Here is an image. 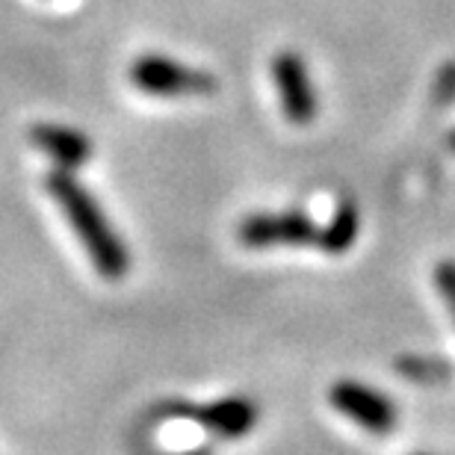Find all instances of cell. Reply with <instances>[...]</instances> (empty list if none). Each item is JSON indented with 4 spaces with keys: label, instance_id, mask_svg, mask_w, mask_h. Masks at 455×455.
Listing matches in <instances>:
<instances>
[{
    "label": "cell",
    "instance_id": "1",
    "mask_svg": "<svg viewBox=\"0 0 455 455\" xmlns=\"http://www.w3.org/2000/svg\"><path fill=\"white\" fill-rule=\"evenodd\" d=\"M48 189L53 202L62 207L68 225L80 236L86 254L92 258V267L110 281L124 278L127 269H131V254H127L124 243L118 240L113 225L107 222L104 211L95 204V198L86 193V187L77 178H71L68 172H53L48 178Z\"/></svg>",
    "mask_w": 455,
    "mask_h": 455
},
{
    "label": "cell",
    "instance_id": "2",
    "mask_svg": "<svg viewBox=\"0 0 455 455\" xmlns=\"http://www.w3.org/2000/svg\"><path fill=\"white\" fill-rule=\"evenodd\" d=\"M133 86L145 95L157 98H180V95H207L216 89L211 71L184 66L178 60L160 57V53H145L131 68Z\"/></svg>",
    "mask_w": 455,
    "mask_h": 455
},
{
    "label": "cell",
    "instance_id": "3",
    "mask_svg": "<svg viewBox=\"0 0 455 455\" xmlns=\"http://www.w3.org/2000/svg\"><path fill=\"white\" fill-rule=\"evenodd\" d=\"M320 231L311 216L302 211L290 213H251L243 220L240 243L245 249H275V245H316L320 243Z\"/></svg>",
    "mask_w": 455,
    "mask_h": 455
},
{
    "label": "cell",
    "instance_id": "4",
    "mask_svg": "<svg viewBox=\"0 0 455 455\" xmlns=\"http://www.w3.org/2000/svg\"><path fill=\"white\" fill-rule=\"evenodd\" d=\"M329 399L334 405V411H340L349 417L352 423H358L361 429L387 435L396 426V405L390 403V396L379 394L361 381L343 379L329 390Z\"/></svg>",
    "mask_w": 455,
    "mask_h": 455
},
{
    "label": "cell",
    "instance_id": "5",
    "mask_svg": "<svg viewBox=\"0 0 455 455\" xmlns=\"http://www.w3.org/2000/svg\"><path fill=\"white\" fill-rule=\"evenodd\" d=\"M272 75H275L278 98H281V110L293 124H307L316 118L320 101H316V89L307 77L305 62L296 57L293 51L278 53L272 62Z\"/></svg>",
    "mask_w": 455,
    "mask_h": 455
},
{
    "label": "cell",
    "instance_id": "6",
    "mask_svg": "<svg viewBox=\"0 0 455 455\" xmlns=\"http://www.w3.org/2000/svg\"><path fill=\"white\" fill-rule=\"evenodd\" d=\"M175 414H189L220 438H243L258 423V405L245 396H228L204 408H175Z\"/></svg>",
    "mask_w": 455,
    "mask_h": 455
},
{
    "label": "cell",
    "instance_id": "7",
    "mask_svg": "<svg viewBox=\"0 0 455 455\" xmlns=\"http://www.w3.org/2000/svg\"><path fill=\"white\" fill-rule=\"evenodd\" d=\"M33 140L48 157H53V163H60V166H66V169H77L80 163H86L89 151H92L84 133L71 131V127H60V124H36Z\"/></svg>",
    "mask_w": 455,
    "mask_h": 455
},
{
    "label": "cell",
    "instance_id": "8",
    "mask_svg": "<svg viewBox=\"0 0 455 455\" xmlns=\"http://www.w3.org/2000/svg\"><path fill=\"white\" fill-rule=\"evenodd\" d=\"M358 228H361L358 211H355L349 202H343L338 211L331 213L329 225H323L320 243H316V245H320L323 251H329V254H343V251L352 249L355 236H358Z\"/></svg>",
    "mask_w": 455,
    "mask_h": 455
},
{
    "label": "cell",
    "instance_id": "9",
    "mask_svg": "<svg viewBox=\"0 0 455 455\" xmlns=\"http://www.w3.org/2000/svg\"><path fill=\"white\" fill-rule=\"evenodd\" d=\"M435 281H438L441 299L447 302V311L455 320V260L438 263V269H435Z\"/></svg>",
    "mask_w": 455,
    "mask_h": 455
},
{
    "label": "cell",
    "instance_id": "10",
    "mask_svg": "<svg viewBox=\"0 0 455 455\" xmlns=\"http://www.w3.org/2000/svg\"><path fill=\"white\" fill-rule=\"evenodd\" d=\"M450 148H452V151H455V131H452V133H450Z\"/></svg>",
    "mask_w": 455,
    "mask_h": 455
}]
</instances>
